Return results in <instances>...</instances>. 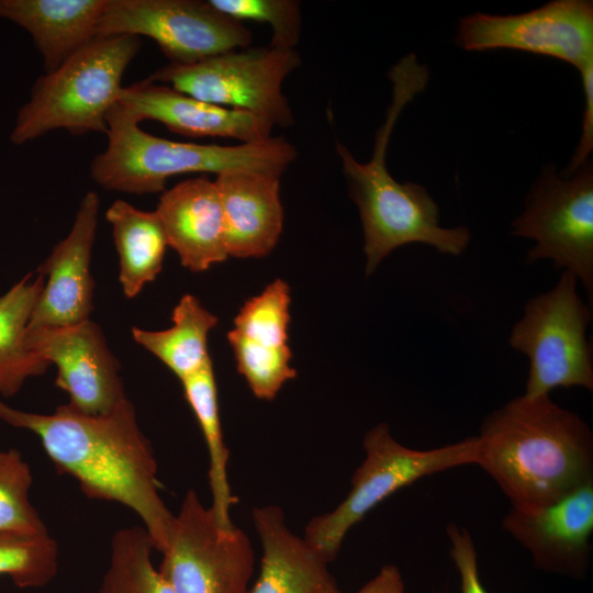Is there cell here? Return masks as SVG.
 <instances>
[{
    "mask_svg": "<svg viewBox=\"0 0 593 593\" xmlns=\"http://www.w3.org/2000/svg\"><path fill=\"white\" fill-rule=\"evenodd\" d=\"M137 123L153 120L193 137H226L243 143L271 137L273 124L258 115L210 104L149 78L123 87L116 102Z\"/></svg>",
    "mask_w": 593,
    "mask_h": 593,
    "instance_id": "obj_16",
    "label": "cell"
},
{
    "mask_svg": "<svg viewBox=\"0 0 593 593\" xmlns=\"http://www.w3.org/2000/svg\"><path fill=\"white\" fill-rule=\"evenodd\" d=\"M100 199L87 192L68 235L55 245L37 272L45 278L27 329L57 328L90 320L94 282L90 272Z\"/></svg>",
    "mask_w": 593,
    "mask_h": 593,
    "instance_id": "obj_14",
    "label": "cell"
},
{
    "mask_svg": "<svg viewBox=\"0 0 593 593\" xmlns=\"http://www.w3.org/2000/svg\"><path fill=\"white\" fill-rule=\"evenodd\" d=\"M33 474L22 454L14 448L0 450V532L48 533L32 505Z\"/></svg>",
    "mask_w": 593,
    "mask_h": 593,
    "instance_id": "obj_28",
    "label": "cell"
},
{
    "mask_svg": "<svg viewBox=\"0 0 593 593\" xmlns=\"http://www.w3.org/2000/svg\"><path fill=\"white\" fill-rule=\"evenodd\" d=\"M300 64L295 49L269 45L231 51L190 65L169 63L148 78L200 101L288 127L294 118L282 82Z\"/></svg>",
    "mask_w": 593,
    "mask_h": 593,
    "instance_id": "obj_8",
    "label": "cell"
},
{
    "mask_svg": "<svg viewBox=\"0 0 593 593\" xmlns=\"http://www.w3.org/2000/svg\"><path fill=\"white\" fill-rule=\"evenodd\" d=\"M511 234L535 245L527 262L549 259L568 271L593 296V166L588 159L569 177L546 166L530 188Z\"/></svg>",
    "mask_w": 593,
    "mask_h": 593,
    "instance_id": "obj_9",
    "label": "cell"
},
{
    "mask_svg": "<svg viewBox=\"0 0 593 593\" xmlns=\"http://www.w3.org/2000/svg\"><path fill=\"white\" fill-rule=\"evenodd\" d=\"M147 36L171 64L190 65L250 46L242 22L202 0H108L97 36Z\"/></svg>",
    "mask_w": 593,
    "mask_h": 593,
    "instance_id": "obj_11",
    "label": "cell"
},
{
    "mask_svg": "<svg viewBox=\"0 0 593 593\" xmlns=\"http://www.w3.org/2000/svg\"><path fill=\"white\" fill-rule=\"evenodd\" d=\"M108 0H0V19L24 29L46 72L97 36Z\"/></svg>",
    "mask_w": 593,
    "mask_h": 593,
    "instance_id": "obj_20",
    "label": "cell"
},
{
    "mask_svg": "<svg viewBox=\"0 0 593 593\" xmlns=\"http://www.w3.org/2000/svg\"><path fill=\"white\" fill-rule=\"evenodd\" d=\"M457 43L467 51L510 48L571 64L593 63V2L555 0L515 15L473 13L458 27Z\"/></svg>",
    "mask_w": 593,
    "mask_h": 593,
    "instance_id": "obj_12",
    "label": "cell"
},
{
    "mask_svg": "<svg viewBox=\"0 0 593 593\" xmlns=\"http://www.w3.org/2000/svg\"><path fill=\"white\" fill-rule=\"evenodd\" d=\"M251 516L262 558L248 593H344L328 570L329 562L287 526L280 506L255 507Z\"/></svg>",
    "mask_w": 593,
    "mask_h": 593,
    "instance_id": "obj_19",
    "label": "cell"
},
{
    "mask_svg": "<svg viewBox=\"0 0 593 593\" xmlns=\"http://www.w3.org/2000/svg\"><path fill=\"white\" fill-rule=\"evenodd\" d=\"M477 437V466L518 512H538L593 481L590 426L549 395L508 401L484 418Z\"/></svg>",
    "mask_w": 593,
    "mask_h": 593,
    "instance_id": "obj_2",
    "label": "cell"
},
{
    "mask_svg": "<svg viewBox=\"0 0 593 593\" xmlns=\"http://www.w3.org/2000/svg\"><path fill=\"white\" fill-rule=\"evenodd\" d=\"M209 3L239 22L267 23L272 30L270 46L294 49L301 35V5L295 0H208Z\"/></svg>",
    "mask_w": 593,
    "mask_h": 593,
    "instance_id": "obj_30",
    "label": "cell"
},
{
    "mask_svg": "<svg viewBox=\"0 0 593 593\" xmlns=\"http://www.w3.org/2000/svg\"><path fill=\"white\" fill-rule=\"evenodd\" d=\"M217 317L192 294H184L172 311V325L163 331L132 328L134 340L158 358L180 381L210 360L208 338Z\"/></svg>",
    "mask_w": 593,
    "mask_h": 593,
    "instance_id": "obj_23",
    "label": "cell"
},
{
    "mask_svg": "<svg viewBox=\"0 0 593 593\" xmlns=\"http://www.w3.org/2000/svg\"><path fill=\"white\" fill-rule=\"evenodd\" d=\"M238 372L247 382L253 394L270 401L283 384L296 377L291 366L292 353L289 345L272 347L253 342L236 331L227 334Z\"/></svg>",
    "mask_w": 593,
    "mask_h": 593,
    "instance_id": "obj_27",
    "label": "cell"
},
{
    "mask_svg": "<svg viewBox=\"0 0 593 593\" xmlns=\"http://www.w3.org/2000/svg\"><path fill=\"white\" fill-rule=\"evenodd\" d=\"M578 280L562 271L550 290L530 298L513 325L508 343L529 360L527 398L557 388L593 391V357L586 337L592 313L577 291Z\"/></svg>",
    "mask_w": 593,
    "mask_h": 593,
    "instance_id": "obj_7",
    "label": "cell"
},
{
    "mask_svg": "<svg viewBox=\"0 0 593 593\" xmlns=\"http://www.w3.org/2000/svg\"><path fill=\"white\" fill-rule=\"evenodd\" d=\"M180 382L184 398L195 415L206 444L209 484L212 494L210 507L217 523L222 527L230 528L234 525L230 511L237 499L231 492L227 477L230 454L223 440L212 360Z\"/></svg>",
    "mask_w": 593,
    "mask_h": 593,
    "instance_id": "obj_24",
    "label": "cell"
},
{
    "mask_svg": "<svg viewBox=\"0 0 593 593\" xmlns=\"http://www.w3.org/2000/svg\"><path fill=\"white\" fill-rule=\"evenodd\" d=\"M43 275L29 272L0 296V394L15 395L24 383L52 366L25 344L31 313L44 286Z\"/></svg>",
    "mask_w": 593,
    "mask_h": 593,
    "instance_id": "obj_22",
    "label": "cell"
},
{
    "mask_svg": "<svg viewBox=\"0 0 593 593\" xmlns=\"http://www.w3.org/2000/svg\"><path fill=\"white\" fill-rule=\"evenodd\" d=\"M502 528L530 553L538 570L584 579L592 551L593 481L538 512L511 508Z\"/></svg>",
    "mask_w": 593,
    "mask_h": 593,
    "instance_id": "obj_15",
    "label": "cell"
},
{
    "mask_svg": "<svg viewBox=\"0 0 593 593\" xmlns=\"http://www.w3.org/2000/svg\"><path fill=\"white\" fill-rule=\"evenodd\" d=\"M450 541V557L458 570L461 593H488L478 568V553L470 533L456 524L446 527Z\"/></svg>",
    "mask_w": 593,
    "mask_h": 593,
    "instance_id": "obj_31",
    "label": "cell"
},
{
    "mask_svg": "<svg viewBox=\"0 0 593 593\" xmlns=\"http://www.w3.org/2000/svg\"><path fill=\"white\" fill-rule=\"evenodd\" d=\"M362 446L365 459L351 477L347 496L304 528L303 537L328 562L338 555L347 533L381 502L424 477L477 465L479 454L477 436L433 449L409 448L391 435L385 423L370 428Z\"/></svg>",
    "mask_w": 593,
    "mask_h": 593,
    "instance_id": "obj_6",
    "label": "cell"
},
{
    "mask_svg": "<svg viewBox=\"0 0 593 593\" xmlns=\"http://www.w3.org/2000/svg\"><path fill=\"white\" fill-rule=\"evenodd\" d=\"M388 77L392 101L377 131L371 159L359 163L345 145L336 142L348 192L362 224L367 275L401 246L425 244L439 253L459 256L471 236L467 226H441L439 208L427 190L415 182L401 183L388 170L387 149L395 123L404 108L427 87L429 71L410 53L391 67Z\"/></svg>",
    "mask_w": 593,
    "mask_h": 593,
    "instance_id": "obj_3",
    "label": "cell"
},
{
    "mask_svg": "<svg viewBox=\"0 0 593 593\" xmlns=\"http://www.w3.org/2000/svg\"><path fill=\"white\" fill-rule=\"evenodd\" d=\"M290 288L276 279L250 298L234 318V331L261 345L281 347L289 342Z\"/></svg>",
    "mask_w": 593,
    "mask_h": 593,
    "instance_id": "obj_29",
    "label": "cell"
},
{
    "mask_svg": "<svg viewBox=\"0 0 593 593\" xmlns=\"http://www.w3.org/2000/svg\"><path fill=\"white\" fill-rule=\"evenodd\" d=\"M357 593H405L402 573L396 566L385 564Z\"/></svg>",
    "mask_w": 593,
    "mask_h": 593,
    "instance_id": "obj_33",
    "label": "cell"
},
{
    "mask_svg": "<svg viewBox=\"0 0 593 593\" xmlns=\"http://www.w3.org/2000/svg\"><path fill=\"white\" fill-rule=\"evenodd\" d=\"M108 144L90 164L92 180L110 191L164 192L170 177L249 169L281 176L298 156L282 137L235 146L176 142L149 134L115 103L107 115Z\"/></svg>",
    "mask_w": 593,
    "mask_h": 593,
    "instance_id": "obj_4",
    "label": "cell"
},
{
    "mask_svg": "<svg viewBox=\"0 0 593 593\" xmlns=\"http://www.w3.org/2000/svg\"><path fill=\"white\" fill-rule=\"evenodd\" d=\"M154 542L143 526L115 532L98 593H174L158 568L154 567Z\"/></svg>",
    "mask_w": 593,
    "mask_h": 593,
    "instance_id": "obj_25",
    "label": "cell"
},
{
    "mask_svg": "<svg viewBox=\"0 0 593 593\" xmlns=\"http://www.w3.org/2000/svg\"><path fill=\"white\" fill-rule=\"evenodd\" d=\"M584 90L585 107L583 112L582 134L580 143L569 165L559 175H573L588 159L593 148V63L579 70Z\"/></svg>",
    "mask_w": 593,
    "mask_h": 593,
    "instance_id": "obj_32",
    "label": "cell"
},
{
    "mask_svg": "<svg viewBox=\"0 0 593 593\" xmlns=\"http://www.w3.org/2000/svg\"><path fill=\"white\" fill-rule=\"evenodd\" d=\"M223 211L228 256L261 258L272 251L283 227L280 176L232 169L214 180Z\"/></svg>",
    "mask_w": 593,
    "mask_h": 593,
    "instance_id": "obj_18",
    "label": "cell"
},
{
    "mask_svg": "<svg viewBox=\"0 0 593 593\" xmlns=\"http://www.w3.org/2000/svg\"><path fill=\"white\" fill-rule=\"evenodd\" d=\"M59 563L58 545L48 533L0 532V575L21 589L47 585Z\"/></svg>",
    "mask_w": 593,
    "mask_h": 593,
    "instance_id": "obj_26",
    "label": "cell"
},
{
    "mask_svg": "<svg viewBox=\"0 0 593 593\" xmlns=\"http://www.w3.org/2000/svg\"><path fill=\"white\" fill-rule=\"evenodd\" d=\"M155 213L184 268L201 272L230 257L217 188L205 176L165 190Z\"/></svg>",
    "mask_w": 593,
    "mask_h": 593,
    "instance_id": "obj_17",
    "label": "cell"
},
{
    "mask_svg": "<svg viewBox=\"0 0 593 593\" xmlns=\"http://www.w3.org/2000/svg\"><path fill=\"white\" fill-rule=\"evenodd\" d=\"M25 344L51 365L55 383L79 412H111L127 398L120 362L110 350L101 327L91 320L57 328L26 329Z\"/></svg>",
    "mask_w": 593,
    "mask_h": 593,
    "instance_id": "obj_13",
    "label": "cell"
},
{
    "mask_svg": "<svg viewBox=\"0 0 593 593\" xmlns=\"http://www.w3.org/2000/svg\"><path fill=\"white\" fill-rule=\"evenodd\" d=\"M0 419L36 435L56 469L72 477L87 497L133 511L155 549L164 550L175 514L160 495L154 449L128 398L99 415L68 403L53 413H33L0 400Z\"/></svg>",
    "mask_w": 593,
    "mask_h": 593,
    "instance_id": "obj_1",
    "label": "cell"
},
{
    "mask_svg": "<svg viewBox=\"0 0 593 593\" xmlns=\"http://www.w3.org/2000/svg\"><path fill=\"white\" fill-rule=\"evenodd\" d=\"M120 262L119 280L126 298L136 296L161 271L167 238L157 214L124 200L105 212Z\"/></svg>",
    "mask_w": 593,
    "mask_h": 593,
    "instance_id": "obj_21",
    "label": "cell"
},
{
    "mask_svg": "<svg viewBox=\"0 0 593 593\" xmlns=\"http://www.w3.org/2000/svg\"><path fill=\"white\" fill-rule=\"evenodd\" d=\"M160 553L158 570L174 593H248L255 567L248 536L222 527L194 490L186 492Z\"/></svg>",
    "mask_w": 593,
    "mask_h": 593,
    "instance_id": "obj_10",
    "label": "cell"
},
{
    "mask_svg": "<svg viewBox=\"0 0 593 593\" xmlns=\"http://www.w3.org/2000/svg\"><path fill=\"white\" fill-rule=\"evenodd\" d=\"M141 46L135 35L96 36L55 70L38 77L16 113L11 143L24 145L54 130L107 134V115Z\"/></svg>",
    "mask_w": 593,
    "mask_h": 593,
    "instance_id": "obj_5",
    "label": "cell"
}]
</instances>
